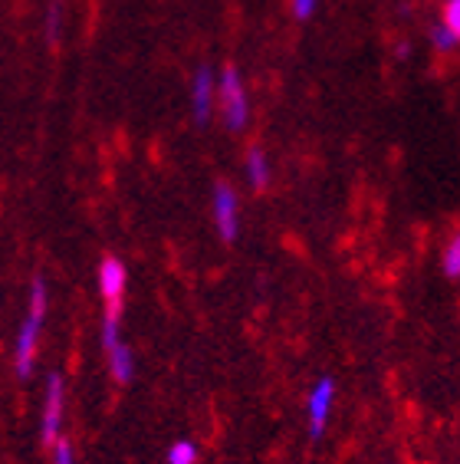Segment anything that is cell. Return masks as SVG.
I'll return each mask as SVG.
<instances>
[{"label": "cell", "instance_id": "6da1fadb", "mask_svg": "<svg viewBox=\"0 0 460 464\" xmlns=\"http://www.w3.org/2000/svg\"><path fill=\"white\" fill-rule=\"evenodd\" d=\"M46 306H50V294H46V280L36 274L34 284H30V306L27 316L20 320L17 326V340H14V375L20 382H27L34 375L36 366V349H40V336H43V320H46Z\"/></svg>", "mask_w": 460, "mask_h": 464}, {"label": "cell", "instance_id": "7a4b0ae2", "mask_svg": "<svg viewBox=\"0 0 460 464\" xmlns=\"http://www.w3.org/2000/svg\"><path fill=\"white\" fill-rule=\"evenodd\" d=\"M217 109H221V119L230 132H244L250 122V99L247 86H244V76L234 63H227L221 70V82H217Z\"/></svg>", "mask_w": 460, "mask_h": 464}, {"label": "cell", "instance_id": "3957f363", "mask_svg": "<svg viewBox=\"0 0 460 464\" xmlns=\"http://www.w3.org/2000/svg\"><path fill=\"white\" fill-rule=\"evenodd\" d=\"M62 411H66V382L60 372L46 375L43 385V411H40V441L53 448L62 431Z\"/></svg>", "mask_w": 460, "mask_h": 464}, {"label": "cell", "instance_id": "277c9868", "mask_svg": "<svg viewBox=\"0 0 460 464\" xmlns=\"http://www.w3.org/2000/svg\"><path fill=\"white\" fill-rule=\"evenodd\" d=\"M332 405H336V379L322 375V379H316L310 399H306V429H310L312 441L326 435V425L332 419Z\"/></svg>", "mask_w": 460, "mask_h": 464}, {"label": "cell", "instance_id": "5b68a950", "mask_svg": "<svg viewBox=\"0 0 460 464\" xmlns=\"http://www.w3.org/2000/svg\"><path fill=\"white\" fill-rule=\"evenodd\" d=\"M211 208H214V227L221 234V241L234 244L240 234V198L227 181H217V185H214Z\"/></svg>", "mask_w": 460, "mask_h": 464}, {"label": "cell", "instance_id": "8992f818", "mask_svg": "<svg viewBox=\"0 0 460 464\" xmlns=\"http://www.w3.org/2000/svg\"><path fill=\"white\" fill-rule=\"evenodd\" d=\"M99 296L106 300V310H122V296H125V286H129V270L125 264L115 254H106V257L99 260Z\"/></svg>", "mask_w": 460, "mask_h": 464}, {"label": "cell", "instance_id": "52a82bcc", "mask_svg": "<svg viewBox=\"0 0 460 464\" xmlns=\"http://www.w3.org/2000/svg\"><path fill=\"white\" fill-rule=\"evenodd\" d=\"M214 102H217V80H214L211 66H197L191 76V116L197 125H207L214 116Z\"/></svg>", "mask_w": 460, "mask_h": 464}, {"label": "cell", "instance_id": "ba28073f", "mask_svg": "<svg viewBox=\"0 0 460 464\" xmlns=\"http://www.w3.org/2000/svg\"><path fill=\"white\" fill-rule=\"evenodd\" d=\"M244 171H247V181L254 191H266L270 188V179H273V169H270V159L260 145H250L247 159H244Z\"/></svg>", "mask_w": 460, "mask_h": 464}, {"label": "cell", "instance_id": "9c48e42d", "mask_svg": "<svg viewBox=\"0 0 460 464\" xmlns=\"http://www.w3.org/2000/svg\"><path fill=\"white\" fill-rule=\"evenodd\" d=\"M109 375L115 385H129L135 379V353L125 343H119L115 349H109Z\"/></svg>", "mask_w": 460, "mask_h": 464}, {"label": "cell", "instance_id": "30bf717a", "mask_svg": "<svg viewBox=\"0 0 460 464\" xmlns=\"http://www.w3.org/2000/svg\"><path fill=\"white\" fill-rule=\"evenodd\" d=\"M441 270L444 277L451 280H460V227L447 237V244H444L441 250Z\"/></svg>", "mask_w": 460, "mask_h": 464}, {"label": "cell", "instance_id": "8fae6325", "mask_svg": "<svg viewBox=\"0 0 460 464\" xmlns=\"http://www.w3.org/2000/svg\"><path fill=\"white\" fill-rule=\"evenodd\" d=\"M122 310H106V316H102V349H115L119 343H122Z\"/></svg>", "mask_w": 460, "mask_h": 464}, {"label": "cell", "instance_id": "7c38bea8", "mask_svg": "<svg viewBox=\"0 0 460 464\" xmlns=\"http://www.w3.org/2000/svg\"><path fill=\"white\" fill-rule=\"evenodd\" d=\"M427 40H431V46L437 50V53H451V50H457V46H460V40L451 34V27H447L444 20L431 24V34H427Z\"/></svg>", "mask_w": 460, "mask_h": 464}, {"label": "cell", "instance_id": "4fadbf2b", "mask_svg": "<svg viewBox=\"0 0 460 464\" xmlns=\"http://www.w3.org/2000/svg\"><path fill=\"white\" fill-rule=\"evenodd\" d=\"M43 34H46V44L60 46V34H62V4L60 0H50V7H46Z\"/></svg>", "mask_w": 460, "mask_h": 464}, {"label": "cell", "instance_id": "5bb4252c", "mask_svg": "<svg viewBox=\"0 0 460 464\" xmlns=\"http://www.w3.org/2000/svg\"><path fill=\"white\" fill-rule=\"evenodd\" d=\"M197 458H201V451H197V445L187 441V438H181V441H175V445L168 448V464H197Z\"/></svg>", "mask_w": 460, "mask_h": 464}, {"label": "cell", "instance_id": "9a60e30c", "mask_svg": "<svg viewBox=\"0 0 460 464\" xmlns=\"http://www.w3.org/2000/svg\"><path fill=\"white\" fill-rule=\"evenodd\" d=\"M441 20L447 24V27H451V34L460 40V0H444Z\"/></svg>", "mask_w": 460, "mask_h": 464}, {"label": "cell", "instance_id": "2e32d148", "mask_svg": "<svg viewBox=\"0 0 460 464\" xmlns=\"http://www.w3.org/2000/svg\"><path fill=\"white\" fill-rule=\"evenodd\" d=\"M53 464H76V455H72V445L66 438H60L53 445Z\"/></svg>", "mask_w": 460, "mask_h": 464}, {"label": "cell", "instance_id": "e0dca14e", "mask_svg": "<svg viewBox=\"0 0 460 464\" xmlns=\"http://www.w3.org/2000/svg\"><path fill=\"white\" fill-rule=\"evenodd\" d=\"M316 4H319V0H290L292 17H296V20H310L312 14H316Z\"/></svg>", "mask_w": 460, "mask_h": 464}]
</instances>
